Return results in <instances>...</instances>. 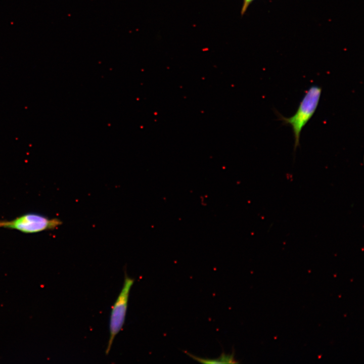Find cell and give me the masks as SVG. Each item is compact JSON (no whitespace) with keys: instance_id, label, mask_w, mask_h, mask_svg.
Listing matches in <instances>:
<instances>
[{"instance_id":"obj_1","label":"cell","mask_w":364,"mask_h":364,"mask_svg":"<svg viewBox=\"0 0 364 364\" xmlns=\"http://www.w3.org/2000/svg\"><path fill=\"white\" fill-rule=\"evenodd\" d=\"M321 94V87L313 85L306 90L296 112L293 116L285 117L277 112L279 119L283 124L289 125L292 128L294 138V151L300 146L301 130L316 111Z\"/></svg>"},{"instance_id":"obj_2","label":"cell","mask_w":364,"mask_h":364,"mask_svg":"<svg viewBox=\"0 0 364 364\" xmlns=\"http://www.w3.org/2000/svg\"><path fill=\"white\" fill-rule=\"evenodd\" d=\"M62 224L57 218H50L36 213H28L10 220H0V228L16 230L26 234L53 230Z\"/></svg>"},{"instance_id":"obj_3","label":"cell","mask_w":364,"mask_h":364,"mask_svg":"<svg viewBox=\"0 0 364 364\" xmlns=\"http://www.w3.org/2000/svg\"><path fill=\"white\" fill-rule=\"evenodd\" d=\"M134 279L128 276L126 271H124V280L121 290L120 291L111 309L110 321V337L105 351L107 355L111 348L116 336L122 330L126 317L129 293Z\"/></svg>"},{"instance_id":"obj_4","label":"cell","mask_w":364,"mask_h":364,"mask_svg":"<svg viewBox=\"0 0 364 364\" xmlns=\"http://www.w3.org/2000/svg\"><path fill=\"white\" fill-rule=\"evenodd\" d=\"M184 352L195 360L203 363L215 364L239 363V361L235 358V351L234 349H233L232 353L231 354H225L224 352L223 351L219 357L216 358H201L192 354L187 351Z\"/></svg>"},{"instance_id":"obj_5","label":"cell","mask_w":364,"mask_h":364,"mask_svg":"<svg viewBox=\"0 0 364 364\" xmlns=\"http://www.w3.org/2000/svg\"><path fill=\"white\" fill-rule=\"evenodd\" d=\"M252 1L253 0H244V5L242 10V14L246 11L248 6Z\"/></svg>"}]
</instances>
